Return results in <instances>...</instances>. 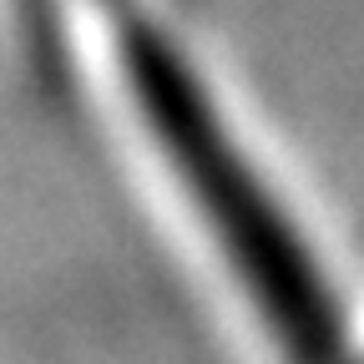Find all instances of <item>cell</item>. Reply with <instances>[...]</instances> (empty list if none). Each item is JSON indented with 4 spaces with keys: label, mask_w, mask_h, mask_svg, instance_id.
<instances>
[{
    "label": "cell",
    "mask_w": 364,
    "mask_h": 364,
    "mask_svg": "<svg viewBox=\"0 0 364 364\" xmlns=\"http://www.w3.org/2000/svg\"><path fill=\"white\" fill-rule=\"evenodd\" d=\"M107 6L117 16V51L136 112L167 152L172 172L182 177V188L203 208L223 253L243 273V289L253 294L268 329L294 354V364H339L344 334L334 299L314 273L289 218L273 208L263 182L233 152L213 102L198 91V76L172 51V41L157 36L142 16L122 11V0H107Z\"/></svg>",
    "instance_id": "cell-1"
}]
</instances>
